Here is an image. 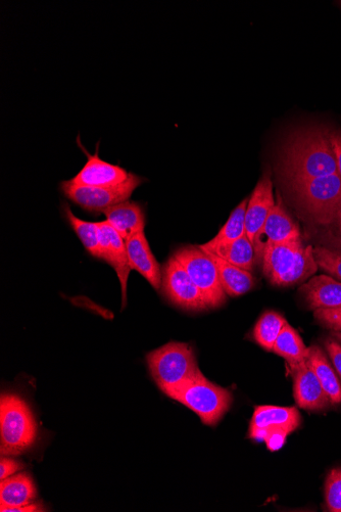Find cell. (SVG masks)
<instances>
[{
    "label": "cell",
    "instance_id": "6da1fadb",
    "mask_svg": "<svg viewBox=\"0 0 341 512\" xmlns=\"http://www.w3.org/2000/svg\"><path fill=\"white\" fill-rule=\"evenodd\" d=\"M280 170L289 186L338 174L329 131L312 127L292 134L284 148Z\"/></svg>",
    "mask_w": 341,
    "mask_h": 512
},
{
    "label": "cell",
    "instance_id": "7a4b0ae2",
    "mask_svg": "<svg viewBox=\"0 0 341 512\" xmlns=\"http://www.w3.org/2000/svg\"><path fill=\"white\" fill-rule=\"evenodd\" d=\"M296 202L316 226L326 228L330 244L341 253V178L338 174L290 186Z\"/></svg>",
    "mask_w": 341,
    "mask_h": 512
},
{
    "label": "cell",
    "instance_id": "3957f363",
    "mask_svg": "<svg viewBox=\"0 0 341 512\" xmlns=\"http://www.w3.org/2000/svg\"><path fill=\"white\" fill-rule=\"evenodd\" d=\"M262 265L265 276L277 287L303 284L318 270L314 249L302 239L268 246Z\"/></svg>",
    "mask_w": 341,
    "mask_h": 512
},
{
    "label": "cell",
    "instance_id": "277c9868",
    "mask_svg": "<svg viewBox=\"0 0 341 512\" xmlns=\"http://www.w3.org/2000/svg\"><path fill=\"white\" fill-rule=\"evenodd\" d=\"M151 375L160 390L170 397L202 374L190 345L172 342L146 356Z\"/></svg>",
    "mask_w": 341,
    "mask_h": 512
},
{
    "label": "cell",
    "instance_id": "5b68a950",
    "mask_svg": "<svg viewBox=\"0 0 341 512\" xmlns=\"http://www.w3.org/2000/svg\"><path fill=\"white\" fill-rule=\"evenodd\" d=\"M37 423L27 402L16 394H4L0 400V451L19 455L37 439Z\"/></svg>",
    "mask_w": 341,
    "mask_h": 512
},
{
    "label": "cell",
    "instance_id": "8992f818",
    "mask_svg": "<svg viewBox=\"0 0 341 512\" xmlns=\"http://www.w3.org/2000/svg\"><path fill=\"white\" fill-rule=\"evenodd\" d=\"M170 398L199 415L207 426H216L233 402L227 389L210 382L204 375L184 385Z\"/></svg>",
    "mask_w": 341,
    "mask_h": 512
},
{
    "label": "cell",
    "instance_id": "52a82bcc",
    "mask_svg": "<svg viewBox=\"0 0 341 512\" xmlns=\"http://www.w3.org/2000/svg\"><path fill=\"white\" fill-rule=\"evenodd\" d=\"M203 294L208 308H218L226 302L218 268L211 256L200 246H185L173 255Z\"/></svg>",
    "mask_w": 341,
    "mask_h": 512
},
{
    "label": "cell",
    "instance_id": "ba28073f",
    "mask_svg": "<svg viewBox=\"0 0 341 512\" xmlns=\"http://www.w3.org/2000/svg\"><path fill=\"white\" fill-rule=\"evenodd\" d=\"M143 181L142 177L130 173L127 181L116 186L92 188V186L75 185L70 181H64L61 189L69 200L84 210L102 213L107 208L129 201L133 192Z\"/></svg>",
    "mask_w": 341,
    "mask_h": 512
},
{
    "label": "cell",
    "instance_id": "9c48e42d",
    "mask_svg": "<svg viewBox=\"0 0 341 512\" xmlns=\"http://www.w3.org/2000/svg\"><path fill=\"white\" fill-rule=\"evenodd\" d=\"M162 290L169 301L183 310L209 309L203 294L174 256L164 266Z\"/></svg>",
    "mask_w": 341,
    "mask_h": 512
},
{
    "label": "cell",
    "instance_id": "30bf717a",
    "mask_svg": "<svg viewBox=\"0 0 341 512\" xmlns=\"http://www.w3.org/2000/svg\"><path fill=\"white\" fill-rule=\"evenodd\" d=\"M302 423V416L296 407H281L262 405L255 408L252 417L249 436L258 442L265 440L273 434L294 433Z\"/></svg>",
    "mask_w": 341,
    "mask_h": 512
},
{
    "label": "cell",
    "instance_id": "8fae6325",
    "mask_svg": "<svg viewBox=\"0 0 341 512\" xmlns=\"http://www.w3.org/2000/svg\"><path fill=\"white\" fill-rule=\"evenodd\" d=\"M301 239L298 224L284 208L281 198L269 214L266 222L256 236L253 245L256 253V265L262 263L266 248L270 245Z\"/></svg>",
    "mask_w": 341,
    "mask_h": 512
},
{
    "label": "cell",
    "instance_id": "7c38bea8",
    "mask_svg": "<svg viewBox=\"0 0 341 512\" xmlns=\"http://www.w3.org/2000/svg\"><path fill=\"white\" fill-rule=\"evenodd\" d=\"M294 378V395L297 404L309 411H323L331 404L313 369L306 362L288 366Z\"/></svg>",
    "mask_w": 341,
    "mask_h": 512
},
{
    "label": "cell",
    "instance_id": "4fadbf2b",
    "mask_svg": "<svg viewBox=\"0 0 341 512\" xmlns=\"http://www.w3.org/2000/svg\"><path fill=\"white\" fill-rule=\"evenodd\" d=\"M99 228L102 259L117 272L122 289V309H124L127 300L128 278L132 270L128 260L126 242L107 220L99 222Z\"/></svg>",
    "mask_w": 341,
    "mask_h": 512
},
{
    "label": "cell",
    "instance_id": "5bb4252c",
    "mask_svg": "<svg viewBox=\"0 0 341 512\" xmlns=\"http://www.w3.org/2000/svg\"><path fill=\"white\" fill-rule=\"evenodd\" d=\"M87 156V163L82 170L71 180V183L82 186H92V188H107V186H116L124 183L129 178L124 168L110 164L102 160L99 152L93 156L88 154L86 150L79 144Z\"/></svg>",
    "mask_w": 341,
    "mask_h": 512
},
{
    "label": "cell",
    "instance_id": "9a60e30c",
    "mask_svg": "<svg viewBox=\"0 0 341 512\" xmlns=\"http://www.w3.org/2000/svg\"><path fill=\"white\" fill-rule=\"evenodd\" d=\"M129 264L157 291L162 288L163 271L154 256L144 232L126 241Z\"/></svg>",
    "mask_w": 341,
    "mask_h": 512
},
{
    "label": "cell",
    "instance_id": "2e32d148",
    "mask_svg": "<svg viewBox=\"0 0 341 512\" xmlns=\"http://www.w3.org/2000/svg\"><path fill=\"white\" fill-rule=\"evenodd\" d=\"M275 206L273 183L269 174L263 176L254 190L246 212V236L253 243Z\"/></svg>",
    "mask_w": 341,
    "mask_h": 512
},
{
    "label": "cell",
    "instance_id": "e0dca14e",
    "mask_svg": "<svg viewBox=\"0 0 341 512\" xmlns=\"http://www.w3.org/2000/svg\"><path fill=\"white\" fill-rule=\"evenodd\" d=\"M301 293L312 310L341 307V283L329 275H318L301 288Z\"/></svg>",
    "mask_w": 341,
    "mask_h": 512
},
{
    "label": "cell",
    "instance_id": "ac0fdd59",
    "mask_svg": "<svg viewBox=\"0 0 341 512\" xmlns=\"http://www.w3.org/2000/svg\"><path fill=\"white\" fill-rule=\"evenodd\" d=\"M107 221L118 231V234L125 240L144 232L145 214L142 207L131 201L112 206L105 209Z\"/></svg>",
    "mask_w": 341,
    "mask_h": 512
},
{
    "label": "cell",
    "instance_id": "d6986e66",
    "mask_svg": "<svg viewBox=\"0 0 341 512\" xmlns=\"http://www.w3.org/2000/svg\"><path fill=\"white\" fill-rule=\"evenodd\" d=\"M36 496V487L28 474L10 477L0 483V511L29 505Z\"/></svg>",
    "mask_w": 341,
    "mask_h": 512
},
{
    "label": "cell",
    "instance_id": "ffe728a7",
    "mask_svg": "<svg viewBox=\"0 0 341 512\" xmlns=\"http://www.w3.org/2000/svg\"><path fill=\"white\" fill-rule=\"evenodd\" d=\"M208 254L218 268L220 282L227 296L235 298L252 290L255 278L251 271L232 265L214 254Z\"/></svg>",
    "mask_w": 341,
    "mask_h": 512
},
{
    "label": "cell",
    "instance_id": "44dd1931",
    "mask_svg": "<svg viewBox=\"0 0 341 512\" xmlns=\"http://www.w3.org/2000/svg\"><path fill=\"white\" fill-rule=\"evenodd\" d=\"M307 363L315 372L332 405L341 404V384L333 365L319 346L309 348Z\"/></svg>",
    "mask_w": 341,
    "mask_h": 512
},
{
    "label": "cell",
    "instance_id": "7402d4cb",
    "mask_svg": "<svg viewBox=\"0 0 341 512\" xmlns=\"http://www.w3.org/2000/svg\"><path fill=\"white\" fill-rule=\"evenodd\" d=\"M248 200H243L231 213L219 234L210 242L200 246L205 252L232 244L243 236H246V212Z\"/></svg>",
    "mask_w": 341,
    "mask_h": 512
},
{
    "label": "cell",
    "instance_id": "603a6c76",
    "mask_svg": "<svg viewBox=\"0 0 341 512\" xmlns=\"http://www.w3.org/2000/svg\"><path fill=\"white\" fill-rule=\"evenodd\" d=\"M273 352L284 358L288 366L306 362L309 356V348L288 322L285 323L274 345Z\"/></svg>",
    "mask_w": 341,
    "mask_h": 512
},
{
    "label": "cell",
    "instance_id": "cb8c5ba5",
    "mask_svg": "<svg viewBox=\"0 0 341 512\" xmlns=\"http://www.w3.org/2000/svg\"><path fill=\"white\" fill-rule=\"evenodd\" d=\"M207 253L214 254L226 262L248 271H252L256 265L255 248L247 236Z\"/></svg>",
    "mask_w": 341,
    "mask_h": 512
},
{
    "label": "cell",
    "instance_id": "d4e9b609",
    "mask_svg": "<svg viewBox=\"0 0 341 512\" xmlns=\"http://www.w3.org/2000/svg\"><path fill=\"white\" fill-rule=\"evenodd\" d=\"M63 211L86 251L93 257L102 259L99 222H88L78 218L67 204H65Z\"/></svg>",
    "mask_w": 341,
    "mask_h": 512
},
{
    "label": "cell",
    "instance_id": "484cf974",
    "mask_svg": "<svg viewBox=\"0 0 341 512\" xmlns=\"http://www.w3.org/2000/svg\"><path fill=\"white\" fill-rule=\"evenodd\" d=\"M287 321L277 312L264 313L256 324L254 338L265 350L273 352L274 345Z\"/></svg>",
    "mask_w": 341,
    "mask_h": 512
},
{
    "label": "cell",
    "instance_id": "4316f807",
    "mask_svg": "<svg viewBox=\"0 0 341 512\" xmlns=\"http://www.w3.org/2000/svg\"><path fill=\"white\" fill-rule=\"evenodd\" d=\"M314 257L318 267L341 283V253L318 246L314 249Z\"/></svg>",
    "mask_w": 341,
    "mask_h": 512
},
{
    "label": "cell",
    "instance_id": "83f0119b",
    "mask_svg": "<svg viewBox=\"0 0 341 512\" xmlns=\"http://www.w3.org/2000/svg\"><path fill=\"white\" fill-rule=\"evenodd\" d=\"M325 502L328 511L341 512V469H334L327 476Z\"/></svg>",
    "mask_w": 341,
    "mask_h": 512
},
{
    "label": "cell",
    "instance_id": "f1b7e54d",
    "mask_svg": "<svg viewBox=\"0 0 341 512\" xmlns=\"http://www.w3.org/2000/svg\"><path fill=\"white\" fill-rule=\"evenodd\" d=\"M314 316L322 327L332 332H341V307L315 310Z\"/></svg>",
    "mask_w": 341,
    "mask_h": 512
},
{
    "label": "cell",
    "instance_id": "f546056e",
    "mask_svg": "<svg viewBox=\"0 0 341 512\" xmlns=\"http://www.w3.org/2000/svg\"><path fill=\"white\" fill-rule=\"evenodd\" d=\"M325 348L336 374L341 379V344L334 338L325 341Z\"/></svg>",
    "mask_w": 341,
    "mask_h": 512
},
{
    "label": "cell",
    "instance_id": "4dcf8cb0",
    "mask_svg": "<svg viewBox=\"0 0 341 512\" xmlns=\"http://www.w3.org/2000/svg\"><path fill=\"white\" fill-rule=\"evenodd\" d=\"M23 469V463L11 458L3 457L2 462H0V480L3 481L13 477Z\"/></svg>",
    "mask_w": 341,
    "mask_h": 512
},
{
    "label": "cell",
    "instance_id": "1f68e13d",
    "mask_svg": "<svg viewBox=\"0 0 341 512\" xmlns=\"http://www.w3.org/2000/svg\"><path fill=\"white\" fill-rule=\"evenodd\" d=\"M329 138L335 155L337 172L341 178V132L331 130L329 131Z\"/></svg>",
    "mask_w": 341,
    "mask_h": 512
},
{
    "label": "cell",
    "instance_id": "d6a6232c",
    "mask_svg": "<svg viewBox=\"0 0 341 512\" xmlns=\"http://www.w3.org/2000/svg\"><path fill=\"white\" fill-rule=\"evenodd\" d=\"M37 511H45V508L41 504H29L23 507L12 508L7 512H37Z\"/></svg>",
    "mask_w": 341,
    "mask_h": 512
},
{
    "label": "cell",
    "instance_id": "836d02e7",
    "mask_svg": "<svg viewBox=\"0 0 341 512\" xmlns=\"http://www.w3.org/2000/svg\"><path fill=\"white\" fill-rule=\"evenodd\" d=\"M332 336L341 344V332H332Z\"/></svg>",
    "mask_w": 341,
    "mask_h": 512
}]
</instances>
